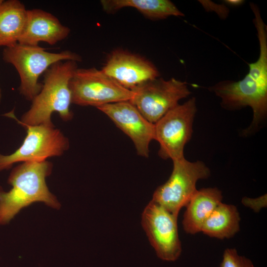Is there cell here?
<instances>
[{"mask_svg":"<svg viewBox=\"0 0 267 267\" xmlns=\"http://www.w3.org/2000/svg\"><path fill=\"white\" fill-rule=\"evenodd\" d=\"M250 8L259 43V57L248 64L249 71L242 79L220 81L212 86L210 90L221 99V105L225 110L250 107L253 111L252 122L259 124L267 117V27L259 6L253 4Z\"/></svg>","mask_w":267,"mask_h":267,"instance_id":"cell-1","label":"cell"},{"mask_svg":"<svg viewBox=\"0 0 267 267\" xmlns=\"http://www.w3.org/2000/svg\"><path fill=\"white\" fill-rule=\"evenodd\" d=\"M52 167L47 161L25 162L12 170L8 178L12 188L5 192L0 186V225L8 223L22 209L34 202L59 209L60 203L45 182Z\"/></svg>","mask_w":267,"mask_h":267,"instance_id":"cell-2","label":"cell"},{"mask_svg":"<svg viewBox=\"0 0 267 267\" xmlns=\"http://www.w3.org/2000/svg\"><path fill=\"white\" fill-rule=\"evenodd\" d=\"M77 68V63L71 60L60 61L49 67L44 73L43 87L32 100L30 108L25 113L21 121L11 113L6 115L14 118L22 125L53 126L51 116L58 112L64 121L71 120L73 113L69 83Z\"/></svg>","mask_w":267,"mask_h":267,"instance_id":"cell-3","label":"cell"},{"mask_svg":"<svg viewBox=\"0 0 267 267\" xmlns=\"http://www.w3.org/2000/svg\"><path fill=\"white\" fill-rule=\"evenodd\" d=\"M2 58L16 69L20 79V93L30 101L42 89L43 84L39 82L40 75L52 65L60 61L77 62L82 60L79 54L68 50L58 53L50 52L39 45L19 43L5 47L2 52Z\"/></svg>","mask_w":267,"mask_h":267,"instance_id":"cell-4","label":"cell"},{"mask_svg":"<svg viewBox=\"0 0 267 267\" xmlns=\"http://www.w3.org/2000/svg\"><path fill=\"white\" fill-rule=\"evenodd\" d=\"M172 174L168 180L154 191L152 200L172 214L178 216L197 190L199 179L210 176V170L201 161L190 162L184 157L173 161Z\"/></svg>","mask_w":267,"mask_h":267,"instance_id":"cell-5","label":"cell"},{"mask_svg":"<svg viewBox=\"0 0 267 267\" xmlns=\"http://www.w3.org/2000/svg\"><path fill=\"white\" fill-rule=\"evenodd\" d=\"M69 87L72 103L97 108L108 104L130 100L132 90L125 88L101 70L77 68Z\"/></svg>","mask_w":267,"mask_h":267,"instance_id":"cell-6","label":"cell"},{"mask_svg":"<svg viewBox=\"0 0 267 267\" xmlns=\"http://www.w3.org/2000/svg\"><path fill=\"white\" fill-rule=\"evenodd\" d=\"M196 112V98L192 97L154 124L155 140L159 143L158 155L161 158L174 161L184 157V146L191 138Z\"/></svg>","mask_w":267,"mask_h":267,"instance_id":"cell-7","label":"cell"},{"mask_svg":"<svg viewBox=\"0 0 267 267\" xmlns=\"http://www.w3.org/2000/svg\"><path fill=\"white\" fill-rule=\"evenodd\" d=\"M130 101L149 122L155 124L190 94L187 83L175 78L165 80L157 78L132 90Z\"/></svg>","mask_w":267,"mask_h":267,"instance_id":"cell-8","label":"cell"},{"mask_svg":"<svg viewBox=\"0 0 267 267\" xmlns=\"http://www.w3.org/2000/svg\"><path fill=\"white\" fill-rule=\"evenodd\" d=\"M27 135L21 145L13 153H0V171L8 170L20 162H43L62 155L69 147L68 139L54 126L24 125Z\"/></svg>","mask_w":267,"mask_h":267,"instance_id":"cell-9","label":"cell"},{"mask_svg":"<svg viewBox=\"0 0 267 267\" xmlns=\"http://www.w3.org/2000/svg\"><path fill=\"white\" fill-rule=\"evenodd\" d=\"M178 216L151 200L141 216V224L158 258L175 261L181 252L178 228Z\"/></svg>","mask_w":267,"mask_h":267,"instance_id":"cell-10","label":"cell"},{"mask_svg":"<svg viewBox=\"0 0 267 267\" xmlns=\"http://www.w3.org/2000/svg\"><path fill=\"white\" fill-rule=\"evenodd\" d=\"M133 141L138 155L148 157L149 144L155 140V126L146 120L130 100L97 108Z\"/></svg>","mask_w":267,"mask_h":267,"instance_id":"cell-11","label":"cell"},{"mask_svg":"<svg viewBox=\"0 0 267 267\" xmlns=\"http://www.w3.org/2000/svg\"><path fill=\"white\" fill-rule=\"evenodd\" d=\"M101 70L131 90L160 76L157 68L151 62L123 50L114 51Z\"/></svg>","mask_w":267,"mask_h":267,"instance_id":"cell-12","label":"cell"},{"mask_svg":"<svg viewBox=\"0 0 267 267\" xmlns=\"http://www.w3.org/2000/svg\"><path fill=\"white\" fill-rule=\"evenodd\" d=\"M70 32L52 14L39 9L27 10L26 25L18 43L36 46L45 42L53 45L66 38Z\"/></svg>","mask_w":267,"mask_h":267,"instance_id":"cell-13","label":"cell"},{"mask_svg":"<svg viewBox=\"0 0 267 267\" xmlns=\"http://www.w3.org/2000/svg\"><path fill=\"white\" fill-rule=\"evenodd\" d=\"M222 199V191L217 188L197 190L185 206L182 220L184 231L190 234L201 232L203 223Z\"/></svg>","mask_w":267,"mask_h":267,"instance_id":"cell-14","label":"cell"},{"mask_svg":"<svg viewBox=\"0 0 267 267\" xmlns=\"http://www.w3.org/2000/svg\"><path fill=\"white\" fill-rule=\"evenodd\" d=\"M27 10L18 0L0 3V46L9 47L18 43L26 25Z\"/></svg>","mask_w":267,"mask_h":267,"instance_id":"cell-15","label":"cell"},{"mask_svg":"<svg viewBox=\"0 0 267 267\" xmlns=\"http://www.w3.org/2000/svg\"><path fill=\"white\" fill-rule=\"evenodd\" d=\"M100 3L103 10L109 13L124 7H133L145 17L153 20L184 15L169 0H102Z\"/></svg>","mask_w":267,"mask_h":267,"instance_id":"cell-16","label":"cell"},{"mask_svg":"<svg viewBox=\"0 0 267 267\" xmlns=\"http://www.w3.org/2000/svg\"><path fill=\"white\" fill-rule=\"evenodd\" d=\"M240 221L234 205L221 202L205 221L201 232L211 237L229 238L239 231Z\"/></svg>","mask_w":267,"mask_h":267,"instance_id":"cell-17","label":"cell"},{"mask_svg":"<svg viewBox=\"0 0 267 267\" xmlns=\"http://www.w3.org/2000/svg\"><path fill=\"white\" fill-rule=\"evenodd\" d=\"M220 267H255L248 258L239 255L235 248H227L223 254Z\"/></svg>","mask_w":267,"mask_h":267,"instance_id":"cell-18","label":"cell"},{"mask_svg":"<svg viewBox=\"0 0 267 267\" xmlns=\"http://www.w3.org/2000/svg\"><path fill=\"white\" fill-rule=\"evenodd\" d=\"M198 1L206 11L215 12L222 19H226L229 14V9L224 4H218L207 0H201Z\"/></svg>","mask_w":267,"mask_h":267,"instance_id":"cell-19","label":"cell"},{"mask_svg":"<svg viewBox=\"0 0 267 267\" xmlns=\"http://www.w3.org/2000/svg\"><path fill=\"white\" fill-rule=\"evenodd\" d=\"M242 203L245 206L251 208L255 212H258L262 208L267 206V194L254 199L244 197Z\"/></svg>","mask_w":267,"mask_h":267,"instance_id":"cell-20","label":"cell"},{"mask_svg":"<svg viewBox=\"0 0 267 267\" xmlns=\"http://www.w3.org/2000/svg\"><path fill=\"white\" fill-rule=\"evenodd\" d=\"M244 0H223V2L226 6H231L234 7H237L241 6L244 2Z\"/></svg>","mask_w":267,"mask_h":267,"instance_id":"cell-21","label":"cell"},{"mask_svg":"<svg viewBox=\"0 0 267 267\" xmlns=\"http://www.w3.org/2000/svg\"><path fill=\"white\" fill-rule=\"evenodd\" d=\"M1 90H0V100H1Z\"/></svg>","mask_w":267,"mask_h":267,"instance_id":"cell-22","label":"cell"},{"mask_svg":"<svg viewBox=\"0 0 267 267\" xmlns=\"http://www.w3.org/2000/svg\"><path fill=\"white\" fill-rule=\"evenodd\" d=\"M2 1V0H0V3Z\"/></svg>","mask_w":267,"mask_h":267,"instance_id":"cell-23","label":"cell"}]
</instances>
